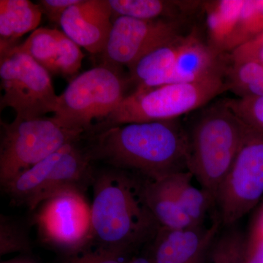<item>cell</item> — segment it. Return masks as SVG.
Wrapping results in <instances>:
<instances>
[{
	"label": "cell",
	"instance_id": "1",
	"mask_svg": "<svg viewBox=\"0 0 263 263\" xmlns=\"http://www.w3.org/2000/svg\"><path fill=\"white\" fill-rule=\"evenodd\" d=\"M92 162L142 180H158L189 171L186 128L179 119L131 123L85 134Z\"/></svg>",
	"mask_w": 263,
	"mask_h": 263
},
{
	"label": "cell",
	"instance_id": "2",
	"mask_svg": "<svg viewBox=\"0 0 263 263\" xmlns=\"http://www.w3.org/2000/svg\"><path fill=\"white\" fill-rule=\"evenodd\" d=\"M91 204V241L133 254L152 243L161 228L147 206L141 180L119 170H95Z\"/></svg>",
	"mask_w": 263,
	"mask_h": 263
},
{
	"label": "cell",
	"instance_id": "3",
	"mask_svg": "<svg viewBox=\"0 0 263 263\" xmlns=\"http://www.w3.org/2000/svg\"><path fill=\"white\" fill-rule=\"evenodd\" d=\"M186 129L189 171L216 202L245 137L247 124L235 115L227 99L212 102L195 111Z\"/></svg>",
	"mask_w": 263,
	"mask_h": 263
},
{
	"label": "cell",
	"instance_id": "4",
	"mask_svg": "<svg viewBox=\"0 0 263 263\" xmlns=\"http://www.w3.org/2000/svg\"><path fill=\"white\" fill-rule=\"evenodd\" d=\"M229 91L226 74L193 83H177L136 89L119 104L92 132L131 123L162 122L179 119L205 106Z\"/></svg>",
	"mask_w": 263,
	"mask_h": 263
},
{
	"label": "cell",
	"instance_id": "5",
	"mask_svg": "<svg viewBox=\"0 0 263 263\" xmlns=\"http://www.w3.org/2000/svg\"><path fill=\"white\" fill-rule=\"evenodd\" d=\"M125 80L117 67L103 64L72 79L61 95L53 119L67 129L89 133L127 97Z\"/></svg>",
	"mask_w": 263,
	"mask_h": 263
},
{
	"label": "cell",
	"instance_id": "6",
	"mask_svg": "<svg viewBox=\"0 0 263 263\" xmlns=\"http://www.w3.org/2000/svg\"><path fill=\"white\" fill-rule=\"evenodd\" d=\"M84 134L62 127L52 117H15L9 124L1 122V186L62 147L81 139Z\"/></svg>",
	"mask_w": 263,
	"mask_h": 263
},
{
	"label": "cell",
	"instance_id": "7",
	"mask_svg": "<svg viewBox=\"0 0 263 263\" xmlns=\"http://www.w3.org/2000/svg\"><path fill=\"white\" fill-rule=\"evenodd\" d=\"M0 78L4 91L1 110L9 107L22 119L46 117L56 111L59 95L49 72L18 46L1 55Z\"/></svg>",
	"mask_w": 263,
	"mask_h": 263
},
{
	"label": "cell",
	"instance_id": "8",
	"mask_svg": "<svg viewBox=\"0 0 263 263\" xmlns=\"http://www.w3.org/2000/svg\"><path fill=\"white\" fill-rule=\"evenodd\" d=\"M263 197V133L247 125L241 146L216 197L223 226L248 214Z\"/></svg>",
	"mask_w": 263,
	"mask_h": 263
},
{
	"label": "cell",
	"instance_id": "9",
	"mask_svg": "<svg viewBox=\"0 0 263 263\" xmlns=\"http://www.w3.org/2000/svg\"><path fill=\"white\" fill-rule=\"evenodd\" d=\"M33 216L41 242L64 256L77 253L92 245L91 205L84 194L65 192L40 204Z\"/></svg>",
	"mask_w": 263,
	"mask_h": 263
},
{
	"label": "cell",
	"instance_id": "10",
	"mask_svg": "<svg viewBox=\"0 0 263 263\" xmlns=\"http://www.w3.org/2000/svg\"><path fill=\"white\" fill-rule=\"evenodd\" d=\"M192 21L118 17L102 53L103 64L129 68L148 52L191 32L195 27Z\"/></svg>",
	"mask_w": 263,
	"mask_h": 263
},
{
	"label": "cell",
	"instance_id": "11",
	"mask_svg": "<svg viewBox=\"0 0 263 263\" xmlns=\"http://www.w3.org/2000/svg\"><path fill=\"white\" fill-rule=\"evenodd\" d=\"M231 65L230 53L216 49L195 27L186 36L172 67L146 81L136 89H148L177 83H193L211 76L227 74Z\"/></svg>",
	"mask_w": 263,
	"mask_h": 263
},
{
	"label": "cell",
	"instance_id": "12",
	"mask_svg": "<svg viewBox=\"0 0 263 263\" xmlns=\"http://www.w3.org/2000/svg\"><path fill=\"white\" fill-rule=\"evenodd\" d=\"M221 221L216 212L209 226L183 230L161 228L152 241L151 253L155 263H205L217 238Z\"/></svg>",
	"mask_w": 263,
	"mask_h": 263
},
{
	"label": "cell",
	"instance_id": "13",
	"mask_svg": "<svg viewBox=\"0 0 263 263\" xmlns=\"http://www.w3.org/2000/svg\"><path fill=\"white\" fill-rule=\"evenodd\" d=\"M70 39L91 53H103L113 27L108 0H80L66 10L60 21Z\"/></svg>",
	"mask_w": 263,
	"mask_h": 263
},
{
	"label": "cell",
	"instance_id": "14",
	"mask_svg": "<svg viewBox=\"0 0 263 263\" xmlns=\"http://www.w3.org/2000/svg\"><path fill=\"white\" fill-rule=\"evenodd\" d=\"M81 140L71 143L52 170L31 212H34L45 200L59 194L70 191L85 194L91 186L95 168L86 146L80 145Z\"/></svg>",
	"mask_w": 263,
	"mask_h": 263
},
{
	"label": "cell",
	"instance_id": "15",
	"mask_svg": "<svg viewBox=\"0 0 263 263\" xmlns=\"http://www.w3.org/2000/svg\"><path fill=\"white\" fill-rule=\"evenodd\" d=\"M112 21L125 16L141 20H193L203 1L190 0H108Z\"/></svg>",
	"mask_w": 263,
	"mask_h": 263
},
{
	"label": "cell",
	"instance_id": "16",
	"mask_svg": "<svg viewBox=\"0 0 263 263\" xmlns=\"http://www.w3.org/2000/svg\"><path fill=\"white\" fill-rule=\"evenodd\" d=\"M43 13L29 0H0V55L13 49L24 34L37 29Z\"/></svg>",
	"mask_w": 263,
	"mask_h": 263
},
{
	"label": "cell",
	"instance_id": "17",
	"mask_svg": "<svg viewBox=\"0 0 263 263\" xmlns=\"http://www.w3.org/2000/svg\"><path fill=\"white\" fill-rule=\"evenodd\" d=\"M71 143L62 147L29 168L22 171L2 186L3 191L9 197L13 205L18 206L24 205L31 210L36 197L42 190L52 170Z\"/></svg>",
	"mask_w": 263,
	"mask_h": 263
},
{
	"label": "cell",
	"instance_id": "18",
	"mask_svg": "<svg viewBox=\"0 0 263 263\" xmlns=\"http://www.w3.org/2000/svg\"><path fill=\"white\" fill-rule=\"evenodd\" d=\"M141 180L143 198L161 228L183 230L198 226L185 214L162 180Z\"/></svg>",
	"mask_w": 263,
	"mask_h": 263
},
{
	"label": "cell",
	"instance_id": "19",
	"mask_svg": "<svg viewBox=\"0 0 263 263\" xmlns=\"http://www.w3.org/2000/svg\"><path fill=\"white\" fill-rule=\"evenodd\" d=\"M190 171L179 173L161 179L185 214L196 226H201L211 209L215 206L213 197L201 188L192 184Z\"/></svg>",
	"mask_w": 263,
	"mask_h": 263
},
{
	"label": "cell",
	"instance_id": "20",
	"mask_svg": "<svg viewBox=\"0 0 263 263\" xmlns=\"http://www.w3.org/2000/svg\"><path fill=\"white\" fill-rule=\"evenodd\" d=\"M242 5L243 0L203 1L202 3V14L205 15L206 20V41L219 51L226 53V46Z\"/></svg>",
	"mask_w": 263,
	"mask_h": 263
},
{
	"label": "cell",
	"instance_id": "21",
	"mask_svg": "<svg viewBox=\"0 0 263 263\" xmlns=\"http://www.w3.org/2000/svg\"><path fill=\"white\" fill-rule=\"evenodd\" d=\"M188 34L155 48L142 57L129 68V83L136 84L137 88L152 78L169 70L176 61Z\"/></svg>",
	"mask_w": 263,
	"mask_h": 263
},
{
	"label": "cell",
	"instance_id": "22",
	"mask_svg": "<svg viewBox=\"0 0 263 263\" xmlns=\"http://www.w3.org/2000/svg\"><path fill=\"white\" fill-rule=\"evenodd\" d=\"M61 33L57 29L37 28L23 43L18 45V48L30 55L50 74H53L60 56Z\"/></svg>",
	"mask_w": 263,
	"mask_h": 263
},
{
	"label": "cell",
	"instance_id": "23",
	"mask_svg": "<svg viewBox=\"0 0 263 263\" xmlns=\"http://www.w3.org/2000/svg\"><path fill=\"white\" fill-rule=\"evenodd\" d=\"M226 76L229 91L238 98L263 97V67L257 62H231Z\"/></svg>",
	"mask_w": 263,
	"mask_h": 263
},
{
	"label": "cell",
	"instance_id": "24",
	"mask_svg": "<svg viewBox=\"0 0 263 263\" xmlns=\"http://www.w3.org/2000/svg\"><path fill=\"white\" fill-rule=\"evenodd\" d=\"M263 32V0H243L236 24L227 44L230 53Z\"/></svg>",
	"mask_w": 263,
	"mask_h": 263
},
{
	"label": "cell",
	"instance_id": "25",
	"mask_svg": "<svg viewBox=\"0 0 263 263\" xmlns=\"http://www.w3.org/2000/svg\"><path fill=\"white\" fill-rule=\"evenodd\" d=\"M32 242L28 227L13 216L0 215V255L32 254Z\"/></svg>",
	"mask_w": 263,
	"mask_h": 263
},
{
	"label": "cell",
	"instance_id": "26",
	"mask_svg": "<svg viewBox=\"0 0 263 263\" xmlns=\"http://www.w3.org/2000/svg\"><path fill=\"white\" fill-rule=\"evenodd\" d=\"M247 243L238 230L226 232L216 238L211 249V263H245Z\"/></svg>",
	"mask_w": 263,
	"mask_h": 263
},
{
	"label": "cell",
	"instance_id": "27",
	"mask_svg": "<svg viewBox=\"0 0 263 263\" xmlns=\"http://www.w3.org/2000/svg\"><path fill=\"white\" fill-rule=\"evenodd\" d=\"M84 57L80 46L62 32L60 35V56L55 65L53 74L66 78L75 76L81 69Z\"/></svg>",
	"mask_w": 263,
	"mask_h": 263
},
{
	"label": "cell",
	"instance_id": "28",
	"mask_svg": "<svg viewBox=\"0 0 263 263\" xmlns=\"http://www.w3.org/2000/svg\"><path fill=\"white\" fill-rule=\"evenodd\" d=\"M227 103L242 122L263 133V97L227 99Z\"/></svg>",
	"mask_w": 263,
	"mask_h": 263
},
{
	"label": "cell",
	"instance_id": "29",
	"mask_svg": "<svg viewBox=\"0 0 263 263\" xmlns=\"http://www.w3.org/2000/svg\"><path fill=\"white\" fill-rule=\"evenodd\" d=\"M133 256L91 245L77 253L64 256L60 263H129Z\"/></svg>",
	"mask_w": 263,
	"mask_h": 263
},
{
	"label": "cell",
	"instance_id": "30",
	"mask_svg": "<svg viewBox=\"0 0 263 263\" xmlns=\"http://www.w3.org/2000/svg\"><path fill=\"white\" fill-rule=\"evenodd\" d=\"M79 2L80 0H41L38 4L43 15H46L50 22L60 25V21L66 10Z\"/></svg>",
	"mask_w": 263,
	"mask_h": 263
},
{
	"label": "cell",
	"instance_id": "31",
	"mask_svg": "<svg viewBox=\"0 0 263 263\" xmlns=\"http://www.w3.org/2000/svg\"><path fill=\"white\" fill-rule=\"evenodd\" d=\"M231 62L253 61L263 67V46L252 50H242L236 48L230 53Z\"/></svg>",
	"mask_w": 263,
	"mask_h": 263
},
{
	"label": "cell",
	"instance_id": "32",
	"mask_svg": "<svg viewBox=\"0 0 263 263\" xmlns=\"http://www.w3.org/2000/svg\"><path fill=\"white\" fill-rule=\"evenodd\" d=\"M262 46H263V32L252 41L237 48H240L242 50H252L262 47Z\"/></svg>",
	"mask_w": 263,
	"mask_h": 263
},
{
	"label": "cell",
	"instance_id": "33",
	"mask_svg": "<svg viewBox=\"0 0 263 263\" xmlns=\"http://www.w3.org/2000/svg\"><path fill=\"white\" fill-rule=\"evenodd\" d=\"M1 263H41L32 257V254H21L18 257L3 261Z\"/></svg>",
	"mask_w": 263,
	"mask_h": 263
},
{
	"label": "cell",
	"instance_id": "34",
	"mask_svg": "<svg viewBox=\"0 0 263 263\" xmlns=\"http://www.w3.org/2000/svg\"><path fill=\"white\" fill-rule=\"evenodd\" d=\"M129 263H155L151 251L148 253L135 255L132 257Z\"/></svg>",
	"mask_w": 263,
	"mask_h": 263
},
{
	"label": "cell",
	"instance_id": "35",
	"mask_svg": "<svg viewBox=\"0 0 263 263\" xmlns=\"http://www.w3.org/2000/svg\"><path fill=\"white\" fill-rule=\"evenodd\" d=\"M252 233L263 238V204L260 212H259L258 217H257V221H256L253 229H252Z\"/></svg>",
	"mask_w": 263,
	"mask_h": 263
},
{
	"label": "cell",
	"instance_id": "36",
	"mask_svg": "<svg viewBox=\"0 0 263 263\" xmlns=\"http://www.w3.org/2000/svg\"><path fill=\"white\" fill-rule=\"evenodd\" d=\"M262 202H263V201H262ZM262 204H263V203H262Z\"/></svg>",
	"mask_w": 263,
	"mask_h": 263
}]
</instances>
